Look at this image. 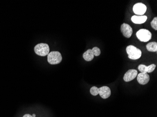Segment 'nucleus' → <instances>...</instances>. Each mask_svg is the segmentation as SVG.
<instances>
[{
    "mask_svg": "<svg viewBox=\"0 0 157 117\" xmlns=\"http://www.w3.org/2000/svg\"><path fill=\"white\" fill-rule=\"evenodd\" d=\"M126 51L128 54V57L130 59L136 60L139 59L142 56L141 50L134 46L130 45L127 46Z\"/></svg>",
    "mask_w": 157,
    "mask_h": 117,
    "instance_id": "f257e3e1",
    "label": "nucleus"
},
{
    "mask_svg": "<svg viewBox=\"0 0 157 117\" xmlns=\"http://www.w3.org/2000/svg\"><path fill=\"white\" fill-rule=\"evenodd\" d=\"M62 60L61 54L58 51H52L48 55V61L52 65L59 64Z\"/></svg>",
    "mask_w": 157,
    "mask_h": 117,
    "instance_id": "f03ea898",
    "label": "nucleus"
},
{
    "mask_svg": "<svg viewBox=\"0 0 157 117\" xmlns=\"http://www.w3.org/2000/svg\"><path fill=\"white\" fill-rule=\"evenodd\" d=\"M34 52L38 55L45 56L49 53V46L47 44L40 43L35 46Z\"/></svg>",
    "mask_w": 157,
    "mask_h": 117,
    "instance_id": "7ed1b4c3",
    "label": "nucleus"
},
{
    "mask_svg": "<svg viewBox=\"0 0 157 117\" xmlns=\"http://www.w3.org/2000/svg\"><path fill=\"white\" fill-rule=\"evenodd\" d=\"M136 37L141 42H146L151 38V33L146 29H142L136 32Z\"/></svg>",
    "mask_w": 157,
    "mask_h": 117,
    "instance_id": "20e7f679",
    "label": "nucleus"
},
{
    "mask_svg": "<svg viewBox=\"0 0 157 117\" xmlns=\"http://www.w3.org/2000/svg\"><path fill=\"white\" fill-rule=\"evenodd\" d=\"M133 11L138 15H143L147 10L146 5L142 3H137L133 7Z\"/></svg>",
    "mask_w": 157,
    "mask_h": 117,
    "instance_id": "39448f33",
    "label": "nucleus"
},
{
    "mask_svg": "<svg viewBox=\"0 0 157 117\" xmlns=\"http://www.w3.org/2000/svg\"><path fill=\"white\" fill-rule=\"evenodd\" d=\"M121 31L122 32L123 36L127 38H129L132 36L133 30L129 24L124 23L121 25Z\"/></svg>",
    "mask_w": 157,
    "mask_h": 117,
    "instance_id": "423d86ee",
    "label": "nucleus"
},
{
    "mask_svg": "<svg viewBox=\"0 0 157 117\" xmlns=\"http://www.w3.org/2000/svg\"><path fill=\"white\" fill-rule=\"evenodd\" d=\"M137 71L136 69H129L124 75L123 79L124 81L129 82L134 80L137 75Z\"/></svg>",
    "mask_w": 157,
    "mask_h": 117,
    "instance_id": "0eeeda50",
    "label": "nucleus"
},
{
    "mask_svg": "<svg viewBox=\"0 0 157 117\" xmlns=\"http://www.w3.org/2000/svg\"><path fill=\"white\" fill-rule=\"evenodd\" d=\"M99 94L103 99L110 97L111 94V90L107 86H103L98 88Z\"/></svg>",
    "mask_w": 157,
    "mask_h": 117,
    "instance_id": "6e6552de",
    "label": "nucleus"
},
{
    "mask_svg": "<svg viewBox=\"0 0 157 117\" xmlns=\"http://www.w3.org/2000/svg\"><path fill=\"white\" fill-rule=\"evenodd\" d=\"M137 80L139 84L145 85L150 81V76L147 73H140L137 75Z\"/></svg>",
    "mask_w": 157,
    "mask_h": 117,
    "instance_id": "1a4fd4ad",
    "label": "nucleus"
},
{
    "mask_svg": "<svg viewBox=\"0 0 157 117\" xmlns=\"http://www.w3.org/2000/svg\"><path fill=\"white\" fill-rule=\"evenodd\" d=\"M147 19L146 16H133L131 17V20L134 24H142L146 22Z\"/></svg>",
    "mask_w": 157,
    "mask_h": 117,
    "instance_id": "9d476101",
    "label": "nucleus"
},
{
    "mask_svg": "<svg viewBox=\"0 0 157 117\" xmlns=\"http://www.w3.org/2000/svg\"><path fill=\"white\" fill-rule=\"evenodd\" d=\"M84 59L87 61H91L94 59V55L91 49H88L83 54Z\"/></svg>",
    "mask_w": 157,
    "mask_h": 117,
    "instance_id": "9b49d317",
    "label": "nucleus"
},
{
    "mask_svg": "<svg viewBox=\"0 0 157 117\" xmlns=\"http://www.w3.org/2000/svg\"><path fill=\"white\" fill-rule=\"evenodd\" d=\"M146 48L147 50L150 52H155L157 51V42H151L148 43L146 45Z\"/></svg>",
    "mask_w": 157,
    "mask_h": 117,
    "instance_id": "f8f14e48",
    "label": "nucleus"
},
{
    "mask_svg": "<svg viewBox=\"0 0 157 117\" xmlns=\"http://www.w3.org/2000/svg\"><path fill=\"white\" fill-rule=\"evenodd\" d=\"M90 92L92 95L96 96L99 94L98 88L96 86H93L91 88L90 90Z\"/></svg>",
    "mask_w": 157,
    "mask_h": 117,
    "instance_id": "ddd939ff",
    "label": "nucleus"
},
{
    "mask_svg": "<svg viewBox=\"0 0 157 117\" xmlns=\"http://www.w3.org/2000/svg\"><path fill=\"white\" fill-rule=\"evenodd\" d=\"M93 53L94 55L96 56H98L101 54V51L100 49L98 47H94L92 49Z\"/></svg>",
    "mask_w": 157,
    "mask_h": 117,
    "instance_id": "4468645a",
    "label": "nucleus"
},
{
    "mask_svg": "<svg viewBox=\"0 0 157 117\" xmlns=\"http://www.w3.org/2000/svg\"><path fill=\"white\" fill-rule=\"evenodd\" d=\"M138 68V70L141 73H147V66L146 65L141 64V65H139Z\"/></svg>",
    "mask_w": 157,
    "mask_h": 117,
    "instance_id": "2eb2a0df",
    "label": "nucleus"
},
{
    "mask_svg": "<svg viewBox=\"0 0 157 117\" xmlns=\"http://www.w3.org/2000/svg\"><path fill=\"white\" fill-rule=\"evenodd\" d=\"M156 68V65L152 64L149 65V66H147V73H151L155 70Z\"/></svg>",
    "mask_w": 157,
    "mask_h": 117,
    "instance_id": "dca6fc26",
    "label": "nucleus"
},
{
    "mask_svg": "<svg viewBox=\"0 0 157 117\" xmlns=\"http://www.w3.org/2000/svg\"><path fill=\"white\" fill-rule=\"evenodd\" d=\"M157 17H155L153 18V20L151 21V27L155 30H157Z\"/></svg>",
    "mask_w": 157,
    "mask_h": 117,
    "instance_id": "f3484780",
    "label": "nucleus"
},
{
    "mask_svg": "<svg viewBox=\"0 0 157 117\" xmlns=\"http://www.w3.org/2000/svg\"><path fill=\"white\" fill-rule=\"evenodd\" d=\"M23 117H33L32 115H31L30 114H26L25 115H24Z\"/></svg>",
    "mask_w": 157,
    "mask_h": 117,
    "instance_id": "a211bd4d",
    "label": "nucleus"
},
{
    "mask_svg": "<svg viewBox=\"0 0 157 117\" xmlns=\"http://www.w3.org/2000/svg\"><path fill=\"white\" fill-rule=\"evenodd\" d=\"M32 116L33 117H35V116H36V115H35V114H33Z\"/></svg>",
    "mask_w": 157,
    "mask_h": 117,
    "instance_id": "6ab92c4d",
    "label": "nucleus"
}]
</instances>
